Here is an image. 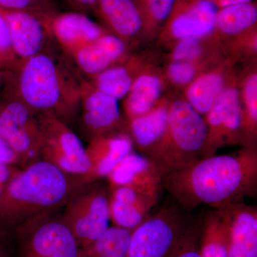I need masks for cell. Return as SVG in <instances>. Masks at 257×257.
<instances>
[{
	"label": "cell",
	"instance_id": "1",
	"mask_svg": "<svg viewBox=\"0 0 257 257\" xmlns=\"http://www.w3.org/2000/svg\"><path fill=\"white\" fill-rule=\"evenodd\" d=\"M162 186L189 213L203 204L220 209L256 199V147L200 159L165 176Z\"/></svg>",
	"mask_w": 257,
	"mask_h": 257
},
{
	"label": "cell",
	"instance_id": "2",
	"mask_svg": "<svg viewBox=\"0 0 257 257\" xmlns=\"http://www.w3.org/2000/svg\"><path fill=\"white\" fill-rule=\"evenodd\" d=\"M12 71L10 94L37 114L67 121L77 114L86 79L56 52L18 60Z\"/></svg>",
	"mask_w": 257,
	"mask_h": 257
},
{
	"label": "cell",
	"instance_id": "3",
	"mask_svg": "<svg viewBox=\"0 0 257 257\" xmlns=\"http://www.w3.org/2000/svg\"><path fill=\"white\" fill-rule=\"evenodd\" d=\"M87 184L39 159L20 169L0 197V226L13 229L25 219L65 206Z\"/></svg>",
	"mask_w": 257,
	"mask_h": 257
},
{
	"label": "cell",
	"instance_id": "4",
	"mask_svg": "<svg viewBox=\"0 0 257 257\" xmlns=\"http://www.w3.org/2000/svg\"><path fill=\"white\" fill-rule=\"evenodd\" d=\"M207 138L203 116L185 99L170 103L167 130L147 158L162 177L182 170L202 159Z\"/></svg>",
	"mask_w": 257,
	"mask_h": 257
},
{
	"label": "cell",
	"instance_id": "5",
	"mask_svg": "<svg viewBox=\"0 0 257 257\" xmlns=\"http://www.w3.org/2000/svg\"><path fill=\"white\" fill-rule=\"evenodd\" d=\"M195 222L177 203L164 206L132 231L125 257H175Z\"/></svg>",
	"mask_w": 257,
	"mask_h": 257
},
{
	"label": "cell",
	"instance_id": "6",
	"mask_svg": "<svg viewBox=\"0 0 257 257\" xmlns=\"http://www.w3.org/2000/svg\"><path fill=\"white\" fill-rule=\"evenodd\" d=\"M15 257H77L79 248L72 231L51 213L32 216L12 229Z\"/></svg>",
	"mask_w": 257,
	"mask_h": 257
},
{
	"label": "cell",
	"instance_id": "7",
	"mask_svg": "<svg viewBox=\"0 0 257 257\" xmlns=\"http://www.w3.org/2000/svg\"><path fill=\"white\" fill-rule=\"evenodd\" d=\"M38 118L41 132L40 159L91 184L90 164L78 137L64 121L55 116L38 114Z\"/></svg>",
	"mask_w": 257,
	"mask_h": 257
},
{
	"label": "cell",
	"instance_id": "8",
	"mask_svg": "<svg viewBox=\"0 0 257 257\" xmlns=\"http://www.w3.org/2000/svg\"><path fill=\"white\" fill-rule=\"evenodd\" d=\"M61 218L72 231L79 248L87 247L109 229V192L99 185L84 187L65 204Z\"/></svg>",
	"mask_w": 257,
	"mask_h": 257
},
{
	"label": "cell",
	"instance_id": "9",
	"mask_svg": "<svg viewBox=\"0 0 257 257\" xmlns=\"http://www.w3.org/2000/svg\"><path fill=\"white\" fill-rule=\"evenodd\" d=\"M0 136L18 154L22 168L40 159L38 114L11 94L0 104Z\"/></svg>",
	"mask_w": 257,
	"mask_h": 257
},
{
	"label": "cell",
	"instance_id": "10",
	"mask_svg": "<svg viewBox=\"0 0 257 257\" xmlns=\"http://www.w3.org/2000/svg\"><path fill=\"white\" fill-rule=\"evenodd\" d=\"M207 138L202 158L215 155L221 147L241 143L242 106L236 88L225 87L209 111L203 116Z\"/></svg>",
	"mask_w": 257,
	"mask_h": 257
},
{
	"label": "cell",
	"instance_id": "11",
	"mask_svg": "<svg viewBox=\"0 0 257 257\" xmlns=\"http://www.w3.org/2000/svg\"><path fill=\"white\" fill-rule=\"evenodd\" d=\"M9 30L12 49L19 60L39 54L55 52L56 42L48 18L24 12L0 9Z\"/></svg>",
	"mask_w": 257,
	"mask_h": 257
},
{
	"label": "cell",
	"instance_id": "12",
	"mask_svg": "<svg viewBox=\"0 0 257 257\" xmlns=\"http://www.w3.org/2000/svg\"><path fill=\"white\" fill-rule=\"evenodd\" d=\"M158 185L120 186L109 189V213L113 226L133 231L150 215L163 189Z\"/></svg>",
	"mask_w": 257,
	"mask_h": 257
},
{
	"label": "cell",
	"instance_id": "13",
	"mask_svg": "<svg viewBox=\"0 0 257 257\" xmlns=\"http://www.w3.org/2000/svg\"><path fill=\"white\" fill-rule=\"evenodd\" d=\"M218 8L209 0H176L165 32L178 41L205 38L215 30Z\"/></svg>",
	"mask_w": 257,
	"mask_h": 257
},
{
	"label": "cell",
	"instance_id": "14",
	"mask_svg": "<svg viewBox=\"0 0 257 257\" xmlns=\"http://www.w3.org/2000/svg\"><path fill=\"white\" fill-rule=\"evenodd\" d=\"M226 224L227 257H257V207L245 202L219 209Z\"/></svg>",
	"mask_w": 257,
	"mask_h": 257
},
{
	"label": "cell",
	"instance_id": "15",
	"mask_svg": "<svg viewBox=\"0 0 257 257\" xmlns=\"http://www.w3.org/2000/svg\"><path fill=\"white\" fill-rule=\"evenodd\" d=\"M48 23L56 42L69 58L109 32L79 12L56 13L48 19Z\"/></svg>",
	"mask_w": 257,
	"mask_h": 257
},
{
	"label": "cell",
	"instance_id": "16",
	"mask_svg": "<svg viewBox=\"0 0 257 257\" xmlns=\"http://www.w3.org/2000/svg\"><path fill=\"white\" fill-rule=\"evenodd\" d=\"M79 108L83 128L90 139L116 131L122 124L117 99L97 90L87 80Z\"/></svg>",
	"mask_w": 257,
	"mask_h": 257
},
{
	"label": "cell",
	"instance_id": "17",
	"mask_svg": "<svg viewBox=\"0 0 257 257\" xmlns=\"http://www.w3.org/2000/svg\"><path fill=\"white\" fill-rule=\"evenodd\" d=\"M128 45L119 37L107 32L70 57L79 73L94 77L126 60Z\"/></svg>",
	"mask_w": 257,
	"mask_h": 257
},
{
	"label": "cell",
	"instance_id": "18",
	"mask_svg": "<svg viewBox=\"0 0 257 257\" xmlns=\"http://www.w3.org/2000/svg\"><path fill=\"white\" fill-rule=\"evenodd\" d=\"M133 149L128 131H115L90 139L86 148L91 166L89 182L94 183L98 179L106 178Z\"/></svg>",
	"mask_w": 257,
	"mask_h": 257
},
{
	"label": "cell",
	"instance_id": "19",
	"mask_svg": "<svg viewBox=\"0 0 257 257\" xmlns=\"http://www.w3.org/2000/svg\"><path fill=\"white\" fill-rule=\"evenodd\" d=\"M97 15L109 33L128 43L144 32V23L135 0H97Z\"/></svg>",
	"mask_w": 257,
	"mask_h": 257
},
{
	"label": "cell",
	"instance_id": "20",
	"mask_svg": "<svg viewBox=\"0 0 257 257\" xmlns=\"http://www.w3.org/2000/svg\"><path fill=\"white\" fill-rule=\"evenodd\" d=\"M169 105L170 103L167 101H159L146 114L127 121V131L134 147H136L139 153L143 156L148 157L165 135Z\"/></svg>",
	"mask_w": 257,
	"mask_h": 257
},
{
	"label": "cell",
	"instance_id": "21",
	"mask_svg": "<svg viewBox=\"0 0 257 257\" xmlns=\"http://www.w3.org/2000/svg\"><path fill=\"white\" fill-rule=\"evenodd\" d=\"M106 179L110 189L120 186L158 185L162 184L163 177L150 159L133 151L115 166Z\"/></svg>",
	"mask_w": 257,
	"mask_h": 257
},
{
	"label": "cell",
	"instance_id": "22",
	"mask_svg": "<svg viewBox=\"0 0 257 257\" xmlns=\"http://www.w3.org/2000/svg\"><path fill=\"white\" fill-rule=\"evenodd\" d=\"M163 84L158 76L142 74L137 76L125 96L124 110L127 121L146 114L160 100Z\"/></svg>",
	"mask_w": 257,
	"mask_h": 257
},
{
	"label": "cell",
	"instance_id": "23",
	"mask_svg": "<svg viewBox=\"0 0 257 257\" xmlns=\"http://www.w3.org/2000/svg\"><path fill=\"white\" fill-rule=\"evenodd\" d=\"M199 254L200 257H227L226 224L219 209H212L203 217Z\"/></svg>",
	"mask_w": 257,
	"mask_h": 257
},
{
	"label": "cell",
	"instance_id": "24",
	"mask_svg": "<svg viewBox=\"0 0 257 257\" xmlns=\"http://www.w3.org/2000/svg\"><path fill=\"white\" fill-rule=\"evenodd\" d=\"M256 2L231 5L218 10L214 32L235 36L256 28Z\"/></svg>",
	"mask_w": 257,
	"mask_h": 257
},
{
	"label": "cell",
	"instance_id": "25",
	"mask_svg": "<svg viewBox=\"0 0 257 257\" xmlns=\"http://www.w3.org/2000/svg\"><path fill=\"white\" fill-rule=\"evenodd\" d=\"M224 76L220 72L203 74L187 87L185 100L204 116L225 87Z\"/></svg>",
	"mask_w": 257,
	"mask_h": 257
},
{
	"label": "cell",
	"instance_id": "26",
	"mask_svg": "<svg viewBox=\"0 0 257 257\" xmlns=\"http://www.w3.org/2000/svg\"><path fill=\"white\" fill-rule=\"evenodd\" d=\"M124 62L89 78L88 82L97 90L117 100L125 98L137 76H135V64L133 61L128 60L127 63Z\"/></svg>",
	"mask_w": 257,
	"mask_h": 257
},
{
	"label": "cell",
	"instance_id": "27",
	"mask_svg": "<svg viewBox=\"0 0 257 257\" xmlns=\"http://www.w3.org/2000/svg\"><path fill=\"white\" fill-rule=\"evenodd\" d=\"M132 231L109 226L99 239L79 249L77 257H125Z\"/></svg>",
	"mask_w": 257,
	"mask_h": 257
},
{
	"label": "cell",
	"instance_id": "28",
	"mask_svg": "<svg viewBox=\"0 0 257 257\" xmlns=\"http://www.w3.org/2000/svg\"><path fill=\"white\" fill-rule=\"evenodd\" d=\"M242 126L241 145L243 147H256L257 74H251L245 80L243 87Z\"/></svg>",
	"mask_w": 257,
	"mask_h": 257
},
{
	"label": "cell",
	"instance_id": "29",
	"mask_svg": "<svg viewBox=\"0 0 257 257\" xmlns=\"http://www.w3.org/2000/svg\"><path fill=\"white\" fill-rule=\"evenodd\" d=\"M143 19L144 32H155L167 22L176 0H135Z\"/></svg>",
	"mask_w": 257,
	"mask_h": 257
},
{
	"label": "cell",
	"instance_id": "30",
	"mask_svg": "<svg viewBox=\"0 0 257 257\" xmlns=\"http://www.w3.org/2000/svg\"><path fill=\"white\" fill-rule=\"evenodd\" d=\"M0 9L31 13L43 18L56 13L50 0H0Z\"/></svg>",
	"mask_w": 257,
	"mask_h": 257
},
{
	"label": "cell",
	"instance_id": "31",
	"mask_svg": "<svg viewBox=\"0 0 257 257\" xmlns=\"http://www.w3.org/2000/svg\"><path fill=\"white\" fill-rule=\"evenodd\" d=\"M201 40L186 38L178 40L172 53V61L194 63L202 55Z\"/></svg>",
	"mask_w": 257,
	"mask_h": 257
},
{
	"label": "cell",
	"instance_id": "32",
	"mask_svg": "<svg viewBox=\"0 0 257 257\" xmlns=\"http://www.w3.org/2000/svg\"><path fill=\"white\" fill-rule=\"evenodd\" d=\"M197 67L194 63L172 61L167 67V75L178 85L189 84L195 79Z\"/></svg>",
	"mask_w": 257,
	"mask_h": 257
},
{
	"label": "cell",
	"instance_id": "33",
	"mask_svg": "<svg viewBox=\"0 0 257 257\" xmlns=\"http://www.w3.org/2000/svg\"><path fill=\"white\" fill-rule=\"evenodd\" d=\"M202 221H196L195 224L182 247L175 257H200L199 254V236Z\"/></svg>",
	"mask_w": 257,
	"mask_h": 257
},
{
	"label": "cell",
	"instance_id": "34",
	"mask_svg": "<svg viewBox=\"0 0 257 257\" xmlns=\"http://www.w3.org/2000/svg\"><path fill=\"white\" fill-rule=\"evenodd\" d=\"M0 55L11 63H15L18 60L12 49L8 24L1 13H0Z\"/></svg>",
	"mask_w": 257,
	"mask_h": 257
},
{
	"label": "cell",
	"instance_id": "35",
	"mask_svg": "<svg viewBox=\"0 0 257 257\" xmlns=\"http://www.w3.org/2000/svg\"><path fill=\"white\" fill-rule=\"evenodd\" d=\"M16 246L12 229L0 226V257H15Z\"/></svg>",
	"mask_w": 257,
	"mask_h": 257
},
{
	"label": "cell",
	"instance_id": "36",
	"mask_svg": "<svg viewBox=\"0 0 257 257\" xmlns=\"http://www.w3.org/2000/svg\"><path fill=\"white\" fill-rule=\"evenodd\" d=\"M0 163L13 167L21 165L20 157L11 146L0 136Z\"/></svg>",
	"mask_w": 257,
	"mask_h": 257
},
{
	"label": "cell",
	"instance_id": "37",
	"mask_svg": "<svg viewBox=\"0 0 257 257\" xmlns=\"http://www.w3.org/2000/svg\"><path fill=\"white\" fill-rule=\"evenodd\" d=\"M20 170V168H18V167L0 163V197L10 179Z\"/></svg>",
	"mask_w": 257,
	"mask_h": 257
},
{
	"label": "cell",
	"instance_id": "38",
	"mask_svg": "<svg viewBox=\"0 0 257 257\" xmlns=\"http://www.w3.org/2000/svg\"><path fill=\"white\" fill-rule=\"evenodd\" d=\"M74 9L79 13H93L95 14L97 0H65Z\"/></svg>",
	"mask_w": 257,
	"mask_h": 257
},
{
	"label": "cell",
	"instance_id": "39",
	"mask_svg": "<svg viewBox=\"0 0 257 257\" xmlns=\"http://www.w3.org/2000/svg\"><path fill=\"white\" fill-rule=\"evenodd\" d=\"M218 9L231 6V5L242 4V3H251L254 0H209Z\"/></svg>",
	"mask_w": 257,
	"mask_h": 257
},
{
	"label": "cell",
	"instance_id": "40",
	"mask_svg": "<svg viewBox=\"0 0 257 257\" xmlns=\"http://www.w3.org/2000/svg\"><path fill=\"white\" fill-rule=\"evenodd\" d=\"M15 63H11V62H8V60H5L3 56L0 55V68H3V67H5L10 69Z\"/></svg>",
	"mask_w": 257,
	"mask_h": 257
}]
</instances>
